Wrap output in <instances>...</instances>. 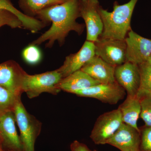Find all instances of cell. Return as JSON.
<instances>
[{
  "mask_svg": "<svg viewBox=\"0 0 151 151\" xmlns=\"http://www.w3.org/2000/svg\"><path fill=\"white\" fill-rule=\"evenodd\" d=\"M36 15L45 23L51 22L50 28L31 44L39 45L47 41L45 47L51 48L57 41L60 46L65 42L69 33L74 31L81 35L85 25L76 21L80 17L78 0H68L65 2L47 7Z\"/></svg>",
  "mask_w": 151,
  "mask_h": 151,
  "instance_id": "1",
  "label": "cell"
},
{
  "mask_svg": "<svg viewBox=\"0 0 151 151\" xmlns=\"http://www.w3.org/2000/svg\"><path fill=\"white\" fill-rule=\"evenodd\" d=\"M138 0H130L124 4L117 1L113 4V11L108 12L101 6L99 8L103 24V29L100 37L103 38L124 40L132 30L131 19Z\"/></svg>",
  "mask_w": 151,
  "mask_h": 151,
  "instance_id": "2",
  "label": "cell"
},
{
  "mask_svg": "<svg viewBox=\"0 0 151 151\" xmlns=\"http://www.w3.org/2000/svg\"><path fill=\"white\" fill-rule=\"evenodd\" d=\"M14 113L20 132L23 150L35 151V145L40 133L41 123L26 110L21 98L16 104Z\"/></svg>",
  "mask_w": 151,
  "mask_h": 151,
  "instance_id": "3",
  "label": "cell"
},
{
  "mask_svg": "<svg viewBox=\"0 0 151 151\" xmlns=\"http://www.w3.org/2000/svg\"><path fill=\"white\" fill-rule=\"evenodd\" d=\"M62 78L57 69L35 75L27 73L23 83V92L30 99L37 97L43 92L58 94L61 90L57 85Z\"/></svg>",
  "mask_w": 151,
  "mask_h": 151,
  "instance_id": "4",
  "label": "cell"
},
{
  "mask_svg": "<svg viewBox=\"0 0 151 151\" xmlns=\"http://www.w3.org/2000/svg\"><path fill=\"white\" fill-rule=\"evenodd\" d=\"M124 123L119 109L100 115L94 124L90 138L96 145H105Z\"/></svg>",
  "mask_w": 151,
  "mask_h": 151,
  "instance_id": "5",
  "label": "cell"
},
{
  "mask_svg": "<svg viewBox=\"0 0 151 151\" xmlns=\"http://www.w3.org/2000/svg\"><path fill=\"white\" fill-rule=\"evenodd\" d=\"M80 17L85 22L86 40L94 42L102 33L103 24L99 13L98 0H78Z\"/></svg>",
  "mask_w": 151,
  "mask_h": 151,
  "instance_id": "6",
  "label": "cell"
},
{
  "mask_svg": "<svg viewBox=\"0 0 151 151\" xmlns=\"http://www.w3.org/2000/svg\"><path fill=\"white\" fill-rule=\"evenodd\" d=\"M94 43L95 55L105 62L115 66L126 62L127 45L125 40L99 37Z\"/></svg>",
  "mask_w": 151,
  "mask_h": 151,
  "instance_id": "7",
  "label": "cell"
},
{
  "mask_svg": "<svg viewBox=\"0 0 151 151\" xmlns=\"http://www.w3.org/2000/svg\"><path fill=\"white\" fill-rule=\"evenodd\" d=\"M79 97L94 98L104 103L115 105L124 99L126 94L125 89L117 82L100 84L76 92Z\"/></svg>",
  "mask_w": 151,
  "mask_h": 151,
  "instance_id": "8",
  "label": "cell"
},
{
  "mask_svg": "<svg viewBox=\"0 0 151 151\" xmlns=\"http://www.w3.org/2000/svg\"><path fill=\"white\" fill-rule=\"evenodd\" d=\"M20 65L14 60H10L0 64V86L17 96L23 93L22 85L27 74Z\"/></svg>",
  "mask_w": 151,
  "mask_h": 151,
  "instance_id": "9",
  "label": "cell"
},
{
  "mask_svg": "<svg viewBox=\"0 0 151 151\" xmlns=\"http://www.w3.org/2000/svg\"><path fill=\"white\" fill-rule=\"evenodd\" d=\"M125 40L126 61L138 65L147 62L151 54V40L141 36L132 29Z\"/></svg>",
  "mask_w": 151,
  "mask_h": 151,
  "instance_id": "10",
  "label": "cell"
},
{
  "mask_svg": "<svg viewBox=\"0 0 151 151\" xmlns=\"http://www.w3.org/2000/svg\"><path fill=\"white\" fill-rule=\"evenodd\" d=\"M115 77L116 82L125 89L127 95L137 96L141 81L139 65L126 61L115 68Z\"/></svg>",
  "mask_w": 151,
  "mask_h": 151,
  "instance_id": "11",
  "label": "cell"
},
{
  "mask_svg": "<svg viewBox=\"0 0 151 151\" xmlns=\"http://www.w3.org/2000/svg\"><path fill=\"white\" fill-rule=\"evenodd\" d=\"M141 131L123 123L107 144L121 151H140Z\"/></svg>",
  "mask_w": 151,
  "mask_h": 151,
  "instance_id": "12",
  "label": "cell"
},
{
  "mask_svg": "<svg viewBox=\"0 0 151 151\" xmlns=\"http://www.w3.org/2000/svg\"><path fill=\"white\" fill-rule=\"evenodd\" d=\"M94 55V42L86 40L79 51L66 57L63 65L57 70L61 74L62 78H65L73 72L81 70Z\"/></svg>",
  "mask_w": 151,
  "mask_h": 151,
  "instance_id": "13",
  "label": "cell"
},
{
  "mask_svg": "<svg viewBox=\"0 0 151 151\" xmlns=\"http://www.w3.org/2000/svg\"><path fill=\"white\" fill-rule=\"evenodd\" d=\"M14 112H9L0 116V139L2 145L9 151H23L20 137L15 126Z\"/></svg>",
  "mask_w": 151,
  "mask_h": 151,
  "instance_id": "14",
  "label": "cell"
},
{
  "mask_svg": "<svg viewBox=\"0 0 151 151\" xmlns=\"http://www.w3.org/2000/svg\"><path fill=\"white\" fill-rule=\"evenodd\" d=\"M97 55H94L81 68L94 80L102 84L116 82L115 68Z\"/></svg>",
  "mask_w": 151,
  "mask_h": 151,
  "instance_id": "15",
  "label": "cell"
},
{
  "mask_svg": "<svg viewBox=\"0 0 151 151\" xmlns=\"http://www.w3.org/2000/svg\"><path fill=\"white\" fill-rule=\"evenodd\" d=\"M100 84L81 70L63 78L57 87L60 90L75 94L76 92Z\"/></svg>",
  "mask_w": 151,
  "mask_h": 151,
  "instance_id": "16",
  "label": "cell"
},
{
  "mask_svg": "<svg viewBox=\"0 0 151 151\" xmlns=\"http://www.w3.org/2000/svg\"><path fill=\"white\" fill-rule=\"evenodd\" d=\"M118 109L121 112L124 124L140 131L138 127L137 122L140 116L141 107L139 99L137 96L127 95L126 100Z\"/></svg>",
  "mask_w": 151,
  "mask_h": 151,
  "instance_id": "17",
  "label": "cell"
},
{
  "mask_svg": "<svg viewBox=\"0 0 151 151\" xmlns=\"http://www.w3.org/2000/svg\"><path fill=\"white\" fill-rule=\"evenodd\" d=\"M0 9L6 10L15 15L21 21L23 28L33 33L38 32L46 26L45 23L39 19L29 16L20 12L9 0H0Z\"/></svg>",
  "mask_w": 151,
  "mask_h": 151,
  "instance_id": "18",
  "label": "cell"
},
{
  "mask_svg": "<svg viewBox=\"0 0 151 151\" xmlns=\"http://www.w3.org/2000/svg\"><path fill=\"white\" fill-rule=\"evenodd\" d=\"M140 71L141 81L137 96L151 97V65L146 62L139 65Z\"/></svg>",
  "mask_w": 151,
  "mask_h": 151,
  "instance_id": "19",
  "label": "cell"
},
{
  "mask_svg": "<svg viewBox=\"0 0 151 151\" xmlns=\"http://www.w3.org/2000/svg\"><path fill=\"white\" fill-rule=\"evenodd\" d=\"M21 96L16 95L0 86V115L9 112H14L18 100Z\"/></svg>",
  "mask_w": 151,
  "mask_h": 151,
  "instance_id": "20",
  "label": "cell"
},
{
  "mask_svg": "<svg viewBox=\"0 0 151 151\" xmlns=\"http://www.w3.org/2000/svg\"><path fill=\"white\" fill-rule=\"evenodd\" d=\"M19 2L26 10L35 15L47 7L57 4L55 0H19Z\"/></svg>",
  "mask_w": 151,
  "mask_h": 151,
  "instance_id": "21",
  "label": "cell"
},
{
  "mask_svg": "<svg viewBox=\"0 0 151 151\" xmlns=\"http://www.w3.org/2000/svg\"><path fill=\"white\" fill-rule=\"evenodd\" d=\"M5 25L13 29L23 27L21 21L15 15L6 10L0 9V28Z\"/></svg>",
  "mask_w": 151,
  "mask_h": 151,
  "instance_id": "22",
  "label": "cell"
},
{
  "mask_svg": "<svg viewBox=\"0 0 151 151\" xmlns=\"http://www.w3.org/2000/svg\"><path fill=\"white\" fill-rule=\"evenodd\" d=\"M141 107V118L146 127H151V97L144 96L139 98Z\"/></svg>",
  "mask_w": 151,
  "mask_h": 151,
  "instance_id": "23",
  "label": "cell"
},
{
  "mask_svg": "<svg viewBox=\"0 0 151 151\" xmlns=\"http://www.w3.org/2000/svg\"><path fill=\"white\" fill-rule=\"evenodd\" d=\"M23 57L26 62L30 64H35L40 61L41 53L35 45L30 44L23 52Z\"/></svg>",
  "mask_w": 151,
  "mask_h": 151,
  "instance_id": "24",
  "label": "cell"
},
{
  "mask_svg": "<svg viewBox=\"0 0 151 151\" xmlns=\"http://www.w3.org/2000/svg\"><path fill=\"white\" fill-rule=\"evenodd\" d=\"M140 151H151V127H146L141 132Z\"/></svg>",
  "mask_w": 151,
  "mask_h": 151,
  "instance_id": "25",
  "label": "cell"
},
{
  "mask_svg": "<svg viewBox=\"0 0 151 151\" xmlns=\"http://www.w3.org/2000/svg\"><path fill=\"white\" fill-rule=\"evenodd\" d=\"M70 149L71 151H97L92 150L86 145L78 141H74L70 144Z\"/></svg>",
  "mask_w": 151,
  "mask_h": 151,
  "instance_id": "26",
  "label": "cell"
},
{
  "mask_svg": "<svg viewBox=\"0 0 151 151\" xmlns=\"http://www.w3.org/2000/svg\"><path fill=\"white\" fill-rule=\"evenodd\" d=\"M55 1L56 2L57 4H59L65 2L67 1L68 0H55Z\"/></svg>",
  "mask_w": 151,
  "mask_h": 151,
  "instance_id": "27",
  "label": "cell"
},
{
  "mask_svg": "<svg viewBox=\"0 0 151 151\" xmlns=\"http://www.w3.org/2000/svg\"><path fill=\"white\" fill-rule=\"evenodd\" d=\"M147 63L148 64H150V65H151V54L150 55V57H149L147 61Z\"/></svg>",
  "mask_w": 151,
  "mask_h": 151,
  "instance_id": "28",
  "label": "cell"
},
{
  "mask_svg": "<svg viewBox=\"0 0 151 151\" xmlns=\"http://www.w3.org/2000/svg\"><path fill=\"white\" fill-rule=\"evenodd\" d=\"M0 151H5L3 150L2 148V143L1 139H0Z\"/></svg>",
  "mask_w": 151,
  "mask_h": 151,
  "instance_id": "29",
  "label": "cell"
},
{
  "mask_svg": "<svg viewBox=\"0 0 151 151\" xmlns=\"http://www.w3.org/2000/svg\"></svg>",
  "mask_w": 151,
  "mask_h": 151,
  "instance_id": "30",
  "label": "cell"
},
{
  "mask_svg": "<svg viewBox=\"0 0 151 151\" xmlns=\"http://www.w3.org/2000/svg\"><path fill=\"white\" fill-rule=\"evenodd\" d=\"M1 116V115H0V116Z\"/></svg>",
  "mask_w": 151,
  "mask_h": 151,
  "instance_id": "31",
  "label": "cell"
}]
</instances>
